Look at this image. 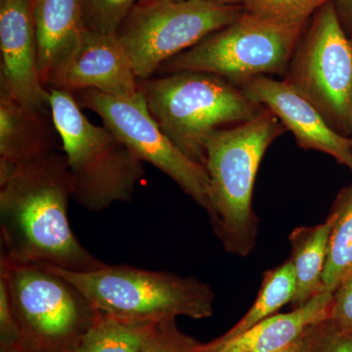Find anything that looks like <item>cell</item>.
I'll use <instances>...</instances> for the list:
<instances>
[{"label":"cell","mask_w":352,"mask_h":352,"mask_svg":"<svg viewBox=\"0 0 352 352\" xmlns=\"http://www.w3.org/2000/svg\"><path fill=\"white\" fill-rule=\"evenodd\" d=\"M332 0H244L245 11L287 22L308 23L324 4Z\"/></svg>","instance_id":"7402d4cb"},{"label":"cell","mask_w":352,"mask_h":352,"mask_svg":"<svg viewBox=\"0 0 352 352\" xmlns=\"http://www.w3.org/2000/svg\"><path fill=\"white\" fill-rule=\"evenodd\" d=\"M315 326V325H314ZM314 326L308 329L307 332L303 333L300 339L296 340L291 346L281 351L276 352H307L308 346H309L310 340H311L312 330Z\"/></svg>","instance_id":"83f0119b"},{"label":"cell","mask_w":352,"mask_h":352,"mask_svg":"<svg viewBox=\"0 0 352 352\" xmlns=\"http://www.w3.org/2000/svg\"><path fill=\"white\" fill-rule=\"evenodd\" d=\"M61 149L52 113L25 107L0 90V163H23Z\"/></svg>","instance_id":"9a60e30c"},{"label":"cell","mask_w":352,"mask_h":352,"mask_svg":"<svg viewBox=\"0 0 352 352\" xmlns=\"http://www.w3.org/2000/svg\"><path fill=\"white\" fill-rule=\"evenodd\" d=\"M295 293V272L289 259L281 265L264 273L263 283L254 305L235 326L217 339H232L264 319L277 314L284 305L292 302Z\"/></svg>","instance_id":"d6986e66"},{"label":"cell","mask_w":352,"mask_h":352,"mask_svg":"<svg viewBox=\"0 0 352 352\" xmlns=\"http://www.w3.org/2000/svg\"><path fill=\"white\" fill-rule=\"evenodd\" d=\"M138 90L160 129L203 166L210 134L251 120L265 109L245 96L238 85L205 72L138 80Z\"/></svg>","instance_id":"3957f363"},{"label":"cell","mask_w":352,"mask_h":352,"mask_svg":"<svg viewBox=\"0 0 352 352\" xmlns=\"http://www.w3.org/2000/svg\"><path fill=\"white\" fill-rule=\"evenodd\" d=\"M46 89L97 90L116 96L138 94V78L117 36L85 29L75 45L53 67Z\"/></svg>","instance_id":"8fae6325"},{"label":"cell","mask_w":352,"mask_h":352,"mask_svg":"<svg viewBox=\"0 0 352 352\" xmlns=\"http://www.w3.org/2000/svg\"><path fill=\"white\" fill-rule=\"evenodd\" d=\"M50 92L51 113L72 176L74 200L90 212L131 201L144 177L143 162L109 127L92 124L73 92Z\"/></svg>","instance_id":"277c9868"},{"label":"cell","mask_w":352,"mask_h":352,"mask_svg":"<svg viewBox=\"0 0 352 352\" xmlns=\"http://www.w3.org/2000/svg\"><path fill=\"white\" fill-rule=\"evenodd\" d=\"M0 352H25L20 346H6L0 344Z\"/></svg>","instance_id":"f546056e"},{"label":"cell","mask_w":352,"mask_h":352,"mask_svg":"<svg viewBox=\"0 0 352 352\" xmlns=\"http://www.w3.org/2000/svg\"><path fill=\"white\" fill-rule=\"evenodd\" d=\"M0 344L20 346L19 331L11 308L8 288L3 275L0 274Z\"/></svg>","instance_id":"484cf974"},{"label":"cell","mask_w":352,"mask_h":352,"mask_svg":"<svg viewBox=\"0 0 352 352\" xmlns=\"http://www.w3.org/2000/svg\"><path fill=\"white\" fill-rule=\"evenodd\" d=\"M238 87L252 101L274 113L302 149L325 153L352 170L351 138L329 126L320 112L288 82L261 76Z\"/></svg>","instance_id":"4fadbf2b"},{"label":"cell","mask_w":352,"mask_h":352,"mask_svg":"<svg viewBox=\"0 0 352 352\" xmlns=\"http://www.w3.org/2000/svg\"><path fill=\"white\" fill-rule=\"evenodd\" d=\"M308 23L287 22L245 11L232 24L164 62L157 73L205 72L236 85L256 76L282 74L288 69Z\"/></svg>","instance_id":"52a82bcc"},{"label":"cell","mask_w":352,"mask_h":352,"mask_svg":"<svg viewBox=\"0 0 352 352\" xmlns=\"http://www.w3.org/2000/svg\"><path fill=\"white\" fill-rule=\"evenodd\" d=\"M307 352H352V333L338 330L329 319L322 321L312 330Z\"/></svg>","instance_id":"cb8c5ba5"},{"label":"cell","mask_w":352,"mask_h":352,"mask_svg":"<svg viewBox=\"0 0 352 352\" xmlns=\"http://www.w3.org/2000/svg\"><path fill=\"white\" fill-rule=\"evenodd\" d=\"M200 344L179 330L176 319H170L153 326L139 352H195Z\"/></svg>","instance_id":"603a6c76"},{"label":"cell","mask_w":352,"mask_h":352,"mask_svg":"<svg viewBox=\"0 0 352 352\" xmlns=\"http://www.w3.org/2000/svg\"><path fill=\"white\" fill-rule=\"evenodd\" d=\"M50 268L75 285L97 310L127 323L204 319L214 314V291L195 277L109 264L87 272Z\"/></svg>","instance_id":"5b68a950"},{"label":"cell","mask_w":352,"mask_h":352,"mask_svg":"<svg viewBox=\"0 0 352 352\" xmlns=\"http://www.w3.org/2000/svg\"><path fill=\"white\" fill-rule=\"evenodd\" d=\"M333 292L322 291L302 307L275 314L237 337L200 344L195 352H276L300 339L308 329L330 317Z\"/></svg>","instance_id":"5bb4252c"},{"label":"cell","mask_w":352,"mask_h":352,"mask_svg":"<svg viewBox=\"0 0 352 352\" xmlns=\"http://www.w3.org/2000/svg\"><path fill=\"white\" fill-rule=\"evenodd\" d=\"M80 108L98 115L143 163L171 178L190 198L212 214L210 180L205 166L190 159L160 129L140 91L132 97L116 96L87 89L75 92Z\"/></svg>","instance_id":"30bf717a"},{"label":"cell","mask_w":352,"mask_h":352,"mask_svg":"<svg viewBox=\"0 0 352 352\" xmlns=\"http://www.w3.org/2000/svg\"><path fill=\"white\" fill-rule=\"evenodd\" d=\"M351 138H352V135H351Z\"/></svg>","instance_id":"1f68e13d"},{"label":"cell","mask_w":352,"mask_h":352,"mask_svg":"<svg viewBox=\"0 0 352 352\" xmlns=\"http://www.w3.org/2000/svg\"><path fill=\"white\" fill-rule=\"evenodd\" d=\"M285 129L268 109L243 124L219 129L205 144L212 212L210 220L226 252L247 256L256 245L252 192L261 160Z\"/></svg>","instance_id":"7a4b0ae2"},{"label":"cell","mask_w":352,"mask_h":352,"mask_svg":"<svg viewBox=\"0 0 352 352\" xmlns=\"http://www.w3.org/2000/svg\"><path fill=\"white\" fill-rule=\"evenodd\" d=\"M0 90L25 107L51 113L38 72L32 0H0Z\"/></svg>","instance_id":"7c38bea8"},{"label":"cell","mask_w":352,"mask_h":352,"mask_svg":"<svg viewBox=\"0 0 352 352\" xmlns=\"http://www.w3.org/2000/svg\"><path fill=\"white\" fill-rule=\"evenodd\" d=\"M143 1L146 0H82L85 29L117 36L129 13Z\"/></svg>","instance_id":"44dd1931"},{"label":"cell","mask_w":352,"mask_h":352,"mask_svg":"<svg viewBox=\"0 0 352 352\" xmlns=\"http://www.w3.org/2000/svg\"><path fill=\"white\" fill-rule=\"evenodd\" d=\"M329 320L338 330L352 333V274L333 292Z\"/></svg>","instance_id":"d4e9b609"},{"label":"cell","mask_w":352,"mask_h":352,"mask_svg":"<svg viewBox=\"0 0 352 352\" xmlns=\"http://www.w3.org/2000/svg\"><path fill=\"white\" fill-rule=\"evenodd\" d=\"M333 3L344 32L352 38V0H333Z\"/></svg>","instance_id":"4316f807"},{"label":"cell","mask_w":352,"mask_h":352,"mask_svg":"<svg viewBox=\"0 0 352 352\" xmlns=\"http://www.w3.org/2000/svg\"><path fill=\"white\" fill-rule=\"evenodd\" d=\"M0 274L25 352H76L97 309L75 285L41 265L0 258Z\"/></svg>","instance_id":"8992f818"},{"label":"cell","mask_w":352,"mask_h":352,"mask_svg":"<svg viewBox=\"0 0 352 352\" xmlns=\"http://www.w3.org/2000/svg\"><path fill=\"white\" fill-rule=\"evenodd\" d=\"M331 223L315 226L296 227L289 234L291 261L296 277V293L291 305L302 307L317 294L325 291L322 285L324 268L327 258Z\"/></svg>","instance_id":"e0dca14e"},{"label":"cell","mask_w":352,"mask_h":352,"mask_svg":"<svg viewBox=\"0 0 352 352\" xmlns=\"http://www.w3.org/2000/svg\"><path fill=\"white\" fill-rule=\"evenodd\" d=\"M243 6L201 0H146L129 13L118 31L138 80H147L170 58L232 24Z\"/></svg>","instance_id":"ba28073f"},{"label":"cell","mask_w":352,"mask_h":352,"mask_svg":"<svg viewBox=\"0 0 352 352\" xmlns=\"http://www.w3.org/2000/svg\"><path fill=\"white\" fill-rule=\"evenodd\" d=\"M351 138V140H352V138Z\"/></svg>","instance_id":"4dcf8cb0"},{"label":"cell","mask_w":352,"mask_h":352,"mask_svg":"<svg viewBox=\"0 0 352 352\" xmlns=\"http://www.w3.org/2000/svg\"><path fill=\"white\" fill-rule=\"evenodd\" d=\"M73 183L64 152L0 163V258L11 264L87 272L106 263L69 226Z\"/></svg>","instance_id":"6da1fadb"},{"label":"cell","mask_w":352,"mask_h":352,"mask_svg":"<svg viewBox=\"0 0 352 352\" xmlns=\"http://www.w3.org/2000/svg\"><path fill=\"white\" fill-rule=\"evenodd\" d=\"M32 14L39 76L45 87L53 67L85 32L82 0H32Z\"/></svg>","instance_id":"2e32d148"},{"label":"cell","mask_w":352,"mask_h":352,"mask_svg":"<svg viewBox=\"0 0 352 352\" xmlns=\"http://www.w3.org/2000/svg\"><path fill=\"white\" fill-rule=\"evenodd\" d=\"M170 1H184V0H170ZM201 1L226 4V6H243V3H244V0H201Z\"/></svg>","instance_id":"f1b7e54d"},{"label":"cell","mask_w":352,"mask_h":352,"mask_svg":"<svg viewBox=\"0 0 352 352\" xmlns=\"http://www.w3.org/2000/svg\"><path fill=\"white\" fill-rule=\"evenodd\" d=\"M155 324H131L97 310L76 352H139Z\"/></svg>","instance_id":"ffe728a7"},{"label":"cell","mask_w":352,"mask_h":352,"mask_svg":"<svg viewBox=\"0 0 352 352\" xmlns=\"http://www.w3.org/2000/svg\"><path fill=\"white\" fill-rule=\"evenodd\" d=\"M327 219L331 231L322 285L333 292L352 274V184L340 190Z\"/></svg>","instance_id":"ac0fdd59"},{"label":"cell","mask_w":352,"mask_h":352,"mask_svg":"<svg viewBox=\"0 0 352 352\" xmlns=\"http://www.w3.org/2000/svg\"><path fill=\"white\" fill-rule=\"evenodd\" d=\"M285 82L302 95L338 133L352 135V38L333 0L307 25L287 69Z\"/></svg>","instance_id":"9c48e42d"}]
</instances>
